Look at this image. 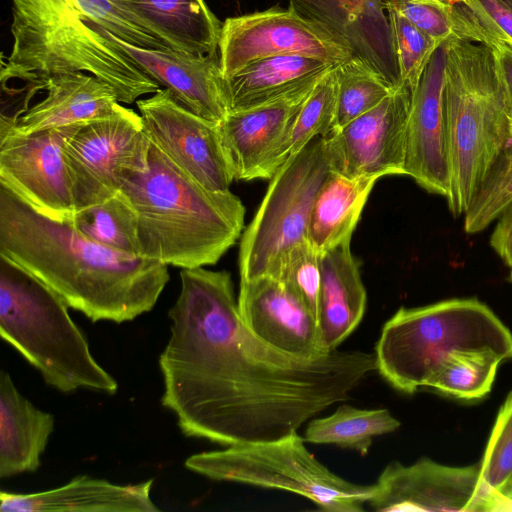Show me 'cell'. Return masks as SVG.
I'll list each match as a JSON object with an SVG mask.
<instances>
[{"mask_svg": "<svg viewBox=\"0 0 512 512\" xmlns=\"http://www.w3.org/2000/svg\"><path fill=\"white\" fill-rule=\"evenodd\" d=\"M180 280L159 366L162 405L187 437L224 446L281 439L377 370L374 353L308 360L270 347L243 323L227 271L182 269Z\"/></svg>", "mask_w": 512, "mask_h": 512, "instance_id": "6da1fadb", "label": "cell"}, {"mask_svg": "<svg viewBox=\"0 0 512 512\" xmlns=\"http://www.w3.org/2000/svg\"><path fill=\"white\" fill-rule=\"evenodd\" d=\"M0 256L21 266L92 322L131 321L152 310L168 265L90 240L0 184Z\"/></svg>", "mask_w": 512, "mask_h": 512, "instance_id": "7a4b0ae2", "label": "cell"}, {"mask_svg": "<svg viewBox=\"0 0 512 512\" xmlns=\"http://www.w3.org/2000/svg\"><path fill=\"white\" fill-rule=\"evenodd\" d=\"M12 49L2 78L37 86L61 73L82 72L109 84L120 103L131 104L160 85L118 38L145 49H171L115 0H11Z\"/></svg>", "mask_w": 512, "mask_h": 512, "instance_id": "3957f363", "label": "cell"}, {"mask_svg": "<svg viewBox=\"0 0 512 512\" xmlns=\"http://www.w3.org/2000/svg\"><path fill=\"white\" fill-rule=\"evenodd\" d=\"M120 191L137 215L140 256L165 265H214L244 228L235 194L205 188L152 143L147 170L125 176Z\"/></svg>", "mask_w": 512, "mask_h": 512, "instance_id": "277c9868", "label": "cell"}, {"mask_svg": "<svg viewBox=\"0 0 512 512\" xmlns=\"http://www.w3.org/2000/svg\"><path fill=\"white\" fill-rule=\"evenodd\" d=\"M444 110L450 157L447 202L464 214L487 168L512 137V116L492 49L452 38L445 42Z\"/></svg>", "mask_w": 512, "mask_h": 512, "instance_id": "5b68a950", "label": "cell"}, {"mask_svg": "<svg viewBox=\"0 0 512 512\" xmlns=\"http://www.w3.org/2000/svg\"><path fill=\"white\" fill-rule=\"evenodd\" d=\"M68 304L30 272L0 256V334L60 392L114 394L118 384L91 354Z\"/></svg>", "mask_w": 512, "mask_h": 512, "instance_id": "8992f818", "label": "cell"}, {"mask_svg": "<svg viewBox=\"0 0 512 512\" xmlns=\"http://www.w3.org/2000/svg\"><path fill=\"white\" fill-rule=\"evenodd\" d=\"M467 350L512 358V333L476 298L401 307L384 324L374 354L382 377L395 389L412 394L426 387L452 353Z\"/></svg>", "mask_w": 512, "mask_h": 512, "instance_id": "52a82bcc", "label": "cell"}, {"mask_svg": "<svg viewBox=\"0 0 512 512\" xmlns=\"http://www.w3.org/2000/svg\"><path fill=\"white\" fill-rule=\"evenodd\" d=\"M293 433L278 440L228 446L191 455L185 467L217 481L296 493L327 512H362L374 491L330 471Z\"/></svg>", "mask_w": 512, "mask_h": 512, "instance_id": "ba28073f", "label": "cell"}, {"mask_svg": "<svg viewBox=\"0 0 512 512\" xmlns=\"http://www.w3.org/2000/svg\"><path fill=\"white\" fill-rule=\"evenodd\" d=\"M331 171L321 136L289 157L276 171L241 237L240 280L277 278L287 254L307 240L315 198Z\"/></svg>", "mask_w": 512, "mask_h": 512, "instance_id": "9c48e42d", "label": "cell"}, {"mask_svg": "<svg viewBox=\"0 0 512 512\" xmlns=\"http://www.w3.org/2000/svg\"><path fill=\"white\" fill-rule=\"evenodd\" d=\"M150 146L141 115L121 104L111 115L64 126L74 213L113 197L125 176L147 170Z\"/></svg>", "mask_w": 512, "mask_h": 512, "instance_id": "30bf717a", "label": "cell"}, {"mask_svg": "<svg viewBox=\"0 0 512 512\" xmlns=\"http://www.w3.org/2000/svg\"><path fill=\"white\" fill-rule=\"evenodd\" d=\"M218 53L224 78L254 61L278 55L300 54L334 65L352 59L331 35L290 6L227 18Z\"/></svg>", "mask_w": 512, "mask_h": 512, "instance_id": "8fae6325", "label": "cell"}, {"mask_svg": "<svg viewBox=\"0 0 512 512\" xmlns=\"http://www.w3.org/2000/svg\"><path fill=\"white\" fill-rule=\"evenodd\" d=\"M136 104L150 142L171 162L207 189L229 190L235 179L218 123L189 110L166 88Z\"/></svg>", "mask_w": 512, "mask_h": 512, "instance_id": "7c38bea8", "label": "cell"}, {"mask_svg": "<svg viewBox=\"0 0 512 512\" xmlns=\"http://www.w3.org/2000/svg\"><path fill=\"white\" fill-rule=\"evenodd\" d=\"M491 493L480 464L450 466L423 457L408 466L388 464L367 504L381 512H490Z\"/></svg>", "mask_w": 512, "mask_h": 512, "instance_id": "4fadbf2b", "label": "cell"}, {"mask_svg": "<svg viewBox=\"0 0 512 512\" xmlns=\"http://www.w3.org/2000/svg\"><path fill=\"white\" fill-rule=\"evenodd\" d=\"M412 91L402 85L324 137L331 170L350 178L404 174Z\"/></svg>", "mask_w": 512, "mask_h": 512, "instance_id": "5bb4252c", "label": "cell"}, {"mask_svg": "<svg viewBox=\"0 0 512 512\" xmlns=\"http://www.w3.org/2000/svg\"><path fill=\"white\" fill-rule=\"evenodd\" d=\"M0 184L36 211L70 221L74 203L63 153V127L32 134L0 132Z\"/></svg>", "mask_w": 512, "mask_h": 512, "instance_id": "9a60e30c", "label": "cell"}, {"mask_svg": "<svg viewBox=\"0 0 512 512\" xmlns=\"http://www.w3.org/2000/svg\"><path fill=\"white\" fill-rule=\"evenodd\" d=\"M388 0H289V6L331 35L352 59L386 84L402 85L387 13Z\"/></svg>", "mask_w": 512, "mask_h": 512, "instance_id": "2e32d148", "label": "cell"}, {"mask_svg": "<svg viewBox=\"0 0 512 512\" xmlns=\"http://www.w3.org/2000/svg\"><path fill=\"white\" fill-rule=\"evenodd\" d=\"M445 42L434 51L412 91L404 175L447 198L451 171L444 110Z\"/></svg>", "mask_w": 512, "mask_h": 512, "instance_id": "e0dca14e", "label": "cell"}, {"mask_svg": "<svg viewBox=\"0 0 512 512\" xmlns=\"http://www.w3.org/2000/svg\"><path fill=\"white\" fill-rule=\"evenodd\" d=\"M237 302L243 323L270 347L308 360L331 352L323 345L315 313L278 279L240 280Z\"/></svg>", "mask_w": 512, "mask_h": 512, "instance_id": "ac0fdd59", "label": "cell"}, {"mask_svg": "<svg viewBox=\"0 0 512 512\" xmlns=\"http://www.w3.org/2000/svg\"><path fill=\"white\" fill-rule=\"evenodd\" d=\"M111 36L160 87L195 114L219 123L228 113L219 53L197 57L172 49H145Z\"/></svg>", "mask_w": 512, "mask_h": 512, "instance_id": "d6986e66", "label": "cell"}, {"mask_svg": "<svg viewBox=\"0 0 512 512\" xmlns=\"http://www.w3.org/2000/svg\"><path fill=\"white\" fill-rule=\"evenodd\" d=\"M314 85L259 106L229 111L218 123L235 180L263 178L268 157Z\"/></svg>", "mask_w": 512, "mask_h": 512, "instance_id": "ffe728a7", "label": "cell"}, {"mask_svg": "<svg viewBox=\"0 0 512 512\" xmlns=\"http://www.w3.org/2000/svg\"><path fill=\"white\" fill-rule=\"evenodd\" d=\"M153 480L119 485L81 475L63 486L19 494L1 491L2 512H157L150 497Z\"/></svg>", "mask_w": 512, "mask_h": 512, "instance_id": "44dd1931", "label": "cell"}, {"mask_svg": "<svg viewBox=\"0 0 512 512\" xmlns=\"http://www.w3.org/2000/svg\"><path fill=\"white\" fill-rule=\"evenodd\" d=\"M37 88L46 96L0 132L32 134L111 115L120 102L106 82L82 72L51 75Z\"/></svg>", "mask_w": 512, "mask_h": 512, "instance_id": "7402d4cb", "label": "cell"}, {"mask_svg": "<svg viewBox=\"0 0 512 512\" xmlns=\"http://www.w3.org/2000/svg\"><path fill=\"white\" fill-rule=\"evenodd\" d=\"M321 281L316 317L323 345L336 350L358 326L366 308V291L350 241L319 254Z\"/></svg>", "mask_w": 512, "mask_h": 512, "instance_id": "603a6c76", "label": "cell"}, {"mask_svg": "<svg viewBox=\"0 0 512 512\" xmlns=\"http://www.w3.org/2000/svg\"><path fill=\"white\" fill-rule=\"evenodd\" d=\"M336 66L300 54L254 61L224 78L228 112L259 106L311 87Z\"/></svg>", "mask_w": 512, "mask_h": 512, "instance_id": "cb8c5ba5", "label": "cell"}, {"mask_svg": "<svg viewBox=\"0 0 512 512\" xmlns=\"http://www.w3.org/2000/svg\"><path fill=\"white\" fill-rule=\"evenodd\" d=\"M54 430V416L34 406L0 372V478L34 472Z\"/></svg>", "mask_w": 512, "mask_h": 512, "instance_id": "d4e9b609", "label": "cell"}, {"mask_svg": "<svg viewBox=\"0 0 512 512\" xmlns=\"http://www.w3.org/2000/svg\"><path fill=\"white\" fill-rule=\"evenodd\" d=\"M172 50L192 55L218 53L222 23L204 0H115Z\"/></svg>", "mask_w": 512, "mask_h": 512, "instance_id": "484cf974", "label": "cell"}, {"mask_svg": "<svg viewBox=\"0 0 512 512\" xmlns=\"http://www.w3.org/2000/svg\"><path fill=\"white\" fill-rule=\"evenodd\" d=\"M377 180L331 171L315 198L307 230V239L318 254L350 241Z\"/></svg>", "mask_w": 512, "mask_h": 512, "instance_id": "4316f807", "label": "cell"}, {"mask_svg": "<svg viewBox=\"0 0 512 512\" xmlns=\"http://www.w3.org/2000/svg\"><path fill=\"white\" fill-rule=\"evenodd\" d=\"M335 68L320 78L311 89L268 157L262 179L270 180L289 157L316 137H326L334 130L337 101Z\"/></svg>", "mask_w": 512, "mask_h": 512, "instance_id": "83f0119b", "label": "cell"}, {"mask_svg": "<svg viewBox=\"0 0 512 512\" xmlns=\"http://www.w3.org/2000/svg\"><path fill=\"white\" fill-rule=\"evenodd\" d=\"M399 427L400 422L388 409L341 405L331 415L311 420L303 438L306 442L334 444L365 455L374 437L394 432Z\"/></svg>", "mask_w": 512, "mask_h": 512, "instance_id": "f1b7e54d", "label": "cell"}, {"mask_svg": "<svg viewBox=\"0 0 512 512\" xmlns=\"http://www.w3.org/2000/svg\"><path fill=\"white\" fill-rule=\"evenodd\" d=\"M505 361L489 350H467L452 353L427 382L426 387L465 401L487 395L499 365Z\"/></svg>", "mask_w": 512, "mask_h": 512, "instance_id": "f546056e", "label": "cell"}, {"mask_svg": "<svg viewBox=\"0 0 512 512\" xmlns=\"http://www.w3.org/2000/svg\"><path fill=\"white\" fill-rule=\"evenodd\" d=\"M70 222L92 241L140 255L137 215L121 191L102 203L75 212Z\"/></svg>", "mask_w": 512, "mask_h": 512, "instance_id": "4dcf8cb0", "label": "cell"}, {"mask_svg": "<svg viewBox=\"0 0 512 512\" xmlns=\"http://www.w3.org/2000/svg\"><path fill=\"white\" fill-rule=\"evenodd\" d=\"M512 204V137L493 159L464 213L467 233L483 231Z\"/></svg>", "mask_w": 512, "mask_h": 512, "instance_id": "1f68e13d", "label": "cell"}, {"mask_svg": "<svg viewBox=\"0 0 512 512\" xmlns=\"http://www.w3.org/2000/svg\"><path fill=\"white\" fill-rule=\"evenodd\" d=\"M335 74L337 101L334 130L371 110L395 91L377 73L355 59L336 66Z\"/></svg>", "mask_w": 512, "mask_h": 512, "instance_id": "d6a6232c", "label": "cell"}, {"mask_svg": "<svg viewBox=\"0 0 512 512\" xmlns=\"http://www.w3.org/2000/svg\"><path fill=\"white\" fill-rule=\"evenodd\" d=\"M386 7L398 12L438 44L452 38L469 40L470 13L462 3L388 0Z\"/></svg>", "mask_w": 512, "mask_h": 512, "instance_id": "836d02e7", "label": "cell"}, {"mask_svg": "<svg viewBox=\"0 0 512 512\" xmlns=\"http://www.w3.org/2000/svg\"><path fill=\"white\" fill-rule=\"evenodd\" d=\"M401 81L411 91L440 45L410 21L392 9H387Z\"/></svg>", "mask_w": 512, "mask_h": 512, "instance_id": "e575fe53", "label": "cell"}, {"mask_svg": "<svg viewBox=\"0 0 512 512\" xmlns=\"http://www.w3.org/2000/svg\"><path fill=\"white\" fill-rule=\"evenodd\" d=\"M480 477L491 492L512 478V391L497 414L480 462Z\"/></svg>", "mask_w": 512, "mask_h": 512, "instance_id": "d590c367", "label": "cell"}, {"mask_svg": "<svg viewBox=\"0 0 512 512\" xmlns=\"http://www.w3.org/2000/svg\"><path fill=\"white\" fill-rule=\"evenodd\" d=\"M276 279L316 315L321 281L320 260L308 239L291 249L282 262Z\"/></svg>", "mask_w": 512, "mask_h": 512, "instance_id": "8d00e7d4", "label": "cell"}, {"mask_svg": "<svg viewBox=\"0 0 512 512\" xmlns=\"http://www.w3.org/2000/svg\"><path fill=\"white\" fill-rule=\"evenodd\" d=\"M495 37L512 47V9L502 0H461Z\"/></svg>", "mask_w": 512, "mask_h": 512, "instance_id": "74e56055", "label": "cell"}, {"mask_svg": "<svg viewBox=\"0 0 512 512\" xmlns=\"http://www.w3.org/2000/svg\"><path fill=\"white\" fill-rule=\"evenodd\" d=\"M477 42L492 49L497 73L512 116V47L491 34L480 21Z\"/></svg>", "mask_w": 512, "mask_h": 512, "instance_id": "f35d334b", "label": "cell"}, {"mask_svg": "<svg viewBox=\"0 0 512 512\" xmlns=\"http://www.w3.org/2000/svg\"><path fill=\"white\" fill-rule=\"evenodd\" d=\"M498 219L490 245L506 265L512 267V204Z\"/></svg>", "mask_w": 512, "mask_h": 512, "instance_id": "ab89813d", "label": "cell"}, {"mask_svg": "<svg viewBox=\"0 0 512 512\" xmlns=\"http://www.w3.org/2000/svg\"><path fill=\"white\" fill-rule=\"evenodd\" d=\"M512 511V478L499 490L491 493L490 512Z\"/></svg>", "mask_w": 512, "mask_h": 512, "instance_id": "60d3db41", "label": "cell"}, {"mask_svg": "<svg viewBox=\"0 0 512 512\" xmlns=\"http://www.w3.org/2000/svg\"><path fill=\"white\" fill-rule=\"evenodd\" d=\"M502 1L512 9V0H502Z\"/></svg>", "mask_w": 512, "mask_h": 512, "instance_id": "b9f144b4", "label": "cell"}, {"mask_svg": "<svg viewBox=\"0 0 512 512\" xmlns=\"http://www.w3.org/2000/svg\"><path fill=\"white\" fill-rule=\"evenodd\" d=\"M451 3H460L461 0H444Z\"/></svg>", "mask_w": 512, "mask_h": 512, "instance_id": "7bdbcfd3", "label": "cell"}, {"mask_svg": "<svg viewBox=\"0 0 512 512\" xmlns=\"http://www.w3.org/2000/svg\"><path fill=\"white\" fill-rule=\"evenodd\" d=\"M510 268H511V272H510V279H511V281H512V267H510Z\"/></svg>", "mask_w": 512, "mask_h": 512, "instance_id": "ee69618b", "label": "cell"}]
</instances>
